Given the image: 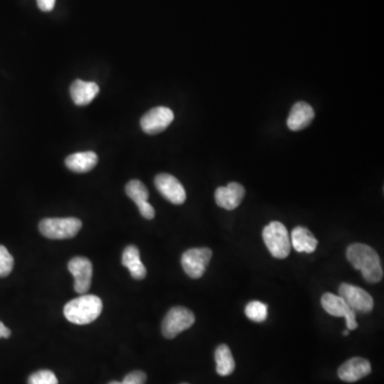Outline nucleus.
Listing matches in <instances>:
<instances>
[{
	"mask_svg": "<svg viewBox=\"0 0 384 384\" xmlns=\"http://www.w3.org/2000/svg\"><path fill=\"white\" fill-rule=\"evenodd\" d=\"M347 259L356 269L370 283H378L383 279V268L378 253L364 244H353L347 249Z\"/></svg>",
	"mask_w": 384,
	"mask_h": 384,
	"instance_id": "f257e3e1",
	"label": "nucleus"
},
{
	"mask_svg": "<svg viewBox=\"0 0 384 384\" xmlns=\"http://www.w3.org/2000/svg\"><path fill=\"white\" fill-rule=\"evenodd\" d=\"M103 311V302L94 295H81L71 300L64 306V316L75 325H88L98 318Z\"/></svg>",
	"mask_w": 384,
	"mask_h": 384,
	"instance_id": "f03ea898",
	"label": "nucleus"
},
{
	"mask_svg": "<svg viewBox=\"0 0 384 384\" xmlns=\"http://www.w3.org/2000/svg\"><path fill=\"white\" fill-rule=\"evenodd\" d=\"M263 239L272 256L286 259L291 253V244L289 231L283 223L274 221L264 227Z\"/></svg>",
	"mask_w": 384,
	"mask_h": 384,
	"instance_id": "7ed1b4c3",
	"label": "nucleus"
},
{
	"mask_svg": "<svg viewBox=\"0 0 384 384\" xmlns=\"http://www.w3.org/2000/svg\"><path fill=\"white\" fill-rule=\"evenodd\" d=\"M83 223L77 218H46L38 224L41 234L48 239H68L81 231Z\"/></svg>",
	"mask_w": 384,
	"mask_h": 384,
	"instance_id": "20e7f679",
	"label": "nucleus"
},
{
	"mask_svg": "<svg viewBox=\"0 0 384 384\" xmlns=\"http://www.w3.org/2000/svg\"><path fill=\"white\" fill-rule=\"evenodd\" d=\"M195 317L192 311L184 306H175L167 313L162 321V336L166 338H175L194 323Z\"/></svg>",
	"mask_w": 384,
	"mask_h": 384,
	"instance_id": "39448f33",
	"label": "nucleus"
},
{
	"mask_svg": "<svg viewBox=\"0 0 384 384\" xmlns=\"http://www.w3.org/2000/svg\"><path fill=\"white\" fill-rule=\"evenodd\" d=\"M212 252L208 248H192L182 255V266L192 279H199L205 274L206 267L212 259Z\"/></svg>",
	"mask_w": 384,
	"mask_h": 384,
	"instance_id": "423d86ee",
	"label": "nucleus"
},
{
	"mask_svg": "<svg viewBox=\"0 0 384 384\" xmlns=\"http://www.w3.org/2000/svg\"><path fill=\"white\" fill-rule=\"evenodd\" d=\"M338 296H341L355 312L370 313L374 308V299L361 287L343 283L338 289Z\"/></svg>",
	"mask_w": 384,
	"mask_h": 384,
	"instance_id": "0eeeda50",
	"label": "nucleus"
},
{
	"mask_svg": "<svg viewBox=\"0 0 384 384\" xmlns=\"http://www.w3.org/2000/svg\"><path fill=\"white\" fill-rule=\"evenodd\" d=\"M175 120V113L167 107H156L147 111L141 118L140 125L147 135H156L164 132Z\"/></svg>",
	"mask_w": 384,
	"mask_h": 384,
	"instance_id": "6e6552de",
	"label": "nucleus"
},
{
	"mask_svg": "<svg viewBox=\"0 0 384 384\" xmlns=\"http://www.w3.org/2000/svg\"><path fill=\"white\" fill-rule=\"evenodd\" d=\"M323 310L334 317H344L346 319L347 329L356 330L358 328L356 312L346 303L341 296L327 293L321 298Z\"/></svg>",
	"mask_w": 384,
	"mask_h": 384,
	"instance_id": "1a4fd4ad",
	"label": "nucleus"
},
{
	"mask_svg": "<svg viewBox=\"0 0 384 384\" xmlns=\"http://www.w3.org/2000/svg\"><path fill=\"white\" fill-rule=\"evenodd\" d=\"M68 270L75 279L74 289L81 295H85L91 286L93 266L91 261L83 256H76L68 261Z\"/></svg>",
	"mask_w": 384,
	"mask_h": 384,
	"instance_id": "9d476101",
	"label": "nucleus"
},
{
	"mask_svg": "<svg viewBox=\"0 0 384 384\" xmlns=\"http://www.w3.org/2000/svg\"><path fill=\"white\" fill-rule=\"evenodd\" d=\"M155 186L165 199L175 205L186 201V192L181 182L168 173H162L155 177Z\"/></svg>",
	"mask_w": 384,
	"mask_h": 384,
	"instance_id": "9b49d317",
	"label": "nucleus"
},
{
	"mask_svg": "<svg viewBox=\"0 0 384 384\" xmlns=\"http://www.w3.org/2000/svg\"><path fill=\"white\" fill-rule=\"evenodd\" d=\"M125 190L128 197L136 203L141 216L143 218L147 219V220L154 219V217H155V209L147 202L149 192H147V188L145 187V184L142 182L138 181V180H133V181H130L126 185Z\"/></svg>",
	"mask_w": 384,
	"mask_h": 384,
	"instance_id": "f8f14e48",
	"label": "nucleus"
},
{
	"mask_svg": "<svg viewBox=\"0 0 384 384\" xmlns=\"http://www.w3.org/2000/svg\"><path fill=\"white\" fill-rule=\"evenodd\" d=\"M372 373L370 361L362 358H353L338 368V377L345 383H353L361 380Z\"/></svg>",
	"mask_w": 384,
	"mask_h": 384,
	"instance_id": "ddd939ff",
	"label": "nucleus"
},
{
	"mask_svg": "<svg viewBox=\"0 0 384 384\" xmlns=\"http://www.w3.org/2000/svg\"><path fill=\"white\" fill-rule=\"evenodd\" d=\"M244 194H246V190L244 186L238 183H229L227 187L217 188L214 192V199L219 207L233 210L240 205Z\"/></svg>",
	"mask_w": 384,
	"mask_h": 384,
	"instance_id": "4468645a",
	"label": "nucleus"
},
{
	"mask_svg": "<svg viewBox=\"0 0 384 384\" xmlns=\"http://www.w3.org/2000/svg\"><path fill=\"white\" fill-rule=\"evenodd\" d=\"M315 118L314 109L306 102H298L291 107L287 119V126L293 132H299L308 128Z\"/></svg>",
	"mask_w": 384,
	"mask_h": 384,
	"instance_id": "2eb2a0df",
	"label": "nucleus"
},
{
	"mask_svg": "<svg viewBox=\"0 0 384 384\" xmlns=\"http://www.w3.org/2000/svg\"><path fill=\"white\" fill-rule=\"evenodd\" d=\"M70 92L71 98L77 106H87L98 96L100 87L98 83H92V81L76 79L71 85Z\"/></svg>",
	"mask_w": 384,
	"mask_h": 384,
	"instance_id": "dca6fc26",
	"label": "nucleus"
},
{
	"mask_svg": "<svg viewBox=\"0 0 384 384\" xmlns=\"http://www.w3.org/2000/svg\"><path fill=\"white\" fill-rule=\"evenodd\" d=\"M291 244L297 252L313 253L318 246V240L306 227H297L291 232Z\"/></svg>",
	"mask_w": 384,
	"mask_h": 384,
	"instance_id": "f3484780",
	"label": "nucleus"
},
{
	"mask_svg": "<svg viewBox=\"0 0 384 384\" xmlns=\"http://www.w3.org/2000/svg\"><path fill=\"white\" fill-rule=\"evenodd\" d=\"M98 162V155L94 152H79L66 158V166L73 172L87 173L95 168Z\"/></svg>",
	"mask_w": 384,
	"mask_h": 384,
	"instance_id": "a211bd4d",
	"label": "nucleus"
},
{
	"mask_svg": "<svg viewBox=\"0 0 384 384\" xmlns=\"http://www.w3.org/2000/svg\"><path fill=\"white\" fill-rule=\"evenodd\" d=\"M122 264L136 280H143L147 276V268L141 261L140 252L136 246L126 247L122 255Z\"/></svg>",
	"mask_w": 384,
	"mask_h": 384,
	"instance_id": "6ab92c4d",
	"label": "nucleus"
},
{
	"mask_svg": "<svg viewBox=\"0 0 384 384\" xmlns=\"http://www.w3.org/2000/svg\"><path fill=\"white\" fill-rule=\"evenodd\" d=\"M214 360H216L217 364V374L220 375V376H229L235 370V360H234L231 349L227 345L223 344L217 347Z\"/></svg>",
	"mask_w": 384,
	"mask_h": 384,
	"instance_id": "aec40b11",
	"label": "nucleus"
},
{
	"mask_svg": "<svg viewBox=\"0 0 384 384\" xmlns=\"http://www.w3.org/2000/svg\"><path fill=\"white\" fill-rule=\"evenodd\" d=\"M247 317L254 323H263L267 319L268 306L261 301H251L246 306Z\"/></svg>",
	"mask_w": 384,
	"mask_h": 384,
	"instance_id": "412c9836",
	"label": "nucleus"
},
{
	"mask_svg": "<svg viewBox=\"0 0 384 384\" xmlns=\"http://www.w3.org/2000/svg\"><path fill=\"white\" fill-rule=\"evenodd\" d=\"M14 259L6 247L0 246V278L8 276L12 272Z\"/></svg>",
	"mask_w": 384,
	"mask_h": 384,
	"instance_id": "4be33fe9",
	"label": "nucleus"
},
{
	"mask_svg": "<svg viewBox=\"0 0 384 384\" xmlns=\"http://www.w3.org/2000/svg\"><path fill=\"white\" fill-rule=\"evenodd\" d=\"M28 384H58V379L51 370H43L33 373L28 378Z\"/></svg>",
	"mask_w": 384,
	"mask_h": 384,
	"instance_id": "5701e85b",
	"label": "nucleus"
},
{
	"mask_svg": "<svg viewBox=\"0 0 384 384\" xmlns=\"http://www.w3.org/2000/svg\"><path fill=\"white\" fill-rule=\"evenodd\" d=\"M147 383V375L141 370L130 373L124 378L121 384H145Z\"/></svg>",
	"mask_w": 384,
	"mask_h": 384,
	"instance_id": "b1692460",
	"label": "nucleus"
},
{
	"mask_svg": "<svg viewBox=\"0 0 384 384\" xmlns=\"http://www.w3.org/2000/svg\"><path fill=\"white\" fill-rule=\"evenodd\" d=\"M36 4L43 12H51L55 8L56 0H36Z\"/></svg>",
	"mask_w": 384,
	"mask_h": 384,
	"instance_id": "393cba45",
	"label": "nucleus"
},
{
	"mask_svg": "<svg viewBox=\"0 0 384 384\" xmlns=\"http://www.w3.org/2000/svg\"><path fill=\"white\" fill-rule=\"evenodd\" d=\"M11 336V331L0 321V338H9Z\"/></svg>",
	"mask_w": 384,
	"mask_h": 384,
	"instance_id": "a878e982",
	"label": "nucleus"
},
{
	"mask_svg": "<svg viewBox=\"0 0 384 384\" xmlns=\"http://www.w3.org/2000/svg\"><path fill=\"white\" fill-rule=\"evenodd\" d=\"M343 334H344V336H347L349 334L348 330H345L344 332H343Z\"/></svg>",
	"mask_w": 384,
	"mask_h": 384,
	"instance_id": "bb28decb",
	"label": "nucleus"
},
{
	"mask_svg": "<svg viewBox=\"0 0 384 384\" xmlns=\"http://www.w3.org/2000/svg\"><path fill=\"white\" fill-rule=\"evenodd\" d=\"M108 384H121V383H118V381H111V383H109Z\"/></svg>",
	"mask_w": 384,
	"mask_h": 384,
	"instance_id": "cd10ccee",
	"label": "nucleus"
},
{
	"mask_svg": "<svg viewBox=\"0 0 384 384\" xmlns=\"http://www.w3.org/2000/svg\"><path fill=\"white\" fill-rule=\"evenodd\" d=\"M184 384H187V383H184Z\"/></svg>",
	"mask_w": 384,
	"mask_h": 384,
	"instance_id": "c85d7f7f",
	"label": "nucleus"
}]
</instances>
